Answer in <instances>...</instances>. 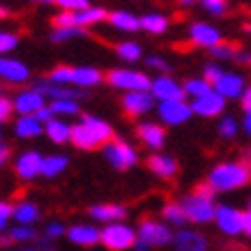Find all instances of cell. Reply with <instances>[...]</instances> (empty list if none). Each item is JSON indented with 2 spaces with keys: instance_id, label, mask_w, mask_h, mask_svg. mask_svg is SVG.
<instances>
[{
  "instance_id": "obj_2",
  "label": "cell",
  "mask_w": 251,
  "mask_h": 251,
  "mask_svg": "<svg viewBox=\"0 0 251 251\" xmlns=\"http://www.w3.org/2000/svg\"><path fill=\"white\" fill-rule=\"evenodd\" d=\"M251 180V166L244 161H224L210 171L207 182L214 191H233L240 189Z\"/></svg>"
},
{
  "instance_id": "obj_8",
  "label": "cell",
  "mask_w": 251,
  "mask_h": 251,
  "mask_svg": "<svg viewBox=\"0 0 251 251\" xmlns=\"http://www.w3.org/2000/svg\"><path fill=\"white\" fill-rule=\"evenodd\" d=\"M180 205H182L184 214H187V221H194V224H207V221H212L214 214H217V207H214L212 201L198 196L194 191L180 201Z\"/></svg>"
},
{
  "instance_id": "obj_10",
  "label": "cell",
  "mask_w": 251,
  "mask_h": 251,
  "mask_svg": "<svg viewBox=\"0 0 251 251\" xmlns=\"http://www.w3.org/2000/svg\"><path fill=\"white\" fill-rule=\"evenodd\" d=\"M157 113H159L161 125L180 127L194 115V111H191V104L187 99H177V101H161L157 106Z\"/></svg>"
},
{
  "instance_id": "obj_58",
  "label": "cell",
  "mask_w": 251,
  "mask_h": 251,
  "mask_svg": "<svg viewBox=\"0 0 251 251\" xmlns=\"http://www.w3.org/2000/svg\"><path fill=\"white\" fill-rule=\"evenodd\" d=\"M32 2H39V5H53L58 0H32Z\"/></svg>"
},
{
  "instance_id": "obj_36",
  "label": "cell",
  "mask_w": 251,
  "mask_h": 251,
  "mask_svg": "<svg viewBox=\"0 0 251 251\" xmlns=\"http://www.w3.org/2000/svg\"><path fill=\"white\" fill-rule=\"evenodd\" d=\"M88 32L81 30V28H53L51 32V42L53 44H65L69 39H76V37H85Z\"/></svg>"
},
{
  "instance_id": "obj_51",
  "label": "cell",
  "mask_w": 251,
  "mask_h": 251,
  "mask_svg": "<svg viewBox=\"0 0 251 251\" xmlns=\"http://www.w3.org/2000/svg\"><path fill=\"white\" fill-rule=\"evenodd\" d=\"M235 62H240V65H251V53L249 51H244V49H237Z\"/></svg>"
},
{
  "instance_id": "obj_34",
  "label": "cell",
  "mask_w": 251,
  "mask_h": 251,
  "mask_svg": "<svg viewBox=\"0 0 251 251\" xmlns=\"http://www.w3.org/2000/svg\"><path fill=\"white\" fill-rule=\"evenodd\" d=\"M115 53L120 55V60L125 62H138L143 58V49L138 42H120L115 46Z\"/></svg>"
},
{
  "instance_id": "obj_43",
  "label": "cell",
  "mask_w": 251,
  "mask_h": 251,
  "mask_svg": "<svg viewBox=\"0 0 251 251\" xmlns=\"http://www.w3.org/2000/svg\"><path fill=\"white\" fill-rule=\"evenodd\" d=\"M145 67L157 69L161 74H168V72H171V62H168L166 58H161V55H148V58H145Z\"/></svg>"
},
{
  "instance_id": "obj_27",
  "label": "cell",
  "mask_w": 251,
  "mask_h": 251,
  "mask_svg": "<svg viewBox=\"0 0 251 251\" xmlns=\"http://www.w3.org/2000/svg\"><path fill=\"white\" fill-rule=\"evenodd\" d=\"M108 23L113 25L115 30H122V32H136V30H141V19H138L134 12H127V9L111 12V14H108Z\"/></svg>"
},
{
  "instance_id": "obj_26",
  "label": "cell",
  "mask_w": 251,
  "mask_h": 251,
  "mask_svg": "<svg viewBox=\"0 0 251 251\" xmlns=\"http://www.w3.org/2000/svg\"><path fill=\"white\" fill-rule=\"evenodd\" d=\"M92 219L97 221H108V224H118L127 217V207L122 205H113V203H104V205H92L88 210Z\"/></svg>"
},
{
  "instance_id": "obj_41",
  "label": "cell",
  "mask_w": 251,
  "mask_h": 251,
  "mask_svg": "<svg viewBox=\"0 0 251 251\" xmlns=\"http://www.w3.org/2000/svg\"><path fill=\"white\" fill-rule=\"evenodd\" d=\"M16 46H19V37H16L14 32L9 30H0V55L5 53H12Z\"/></svg>"
},
{
  "instance_id": "obj_44",
  "label": "cell",
  "mask_w": 251,
  "mask_h": 251,
  "mask_svg": "<svg viewBox=\"0 0 251 251\" xmlns=\"http://www.w3.org/2000/svg\"><path fill=\"white\" fill-rule=\"evenodd\" d=\"M224 72H226V69L221 67L219 62H207L205 67H203V78H205V81H210V83L214 85L221 78V74H224Z\"/></svg>"
},
{
  "instance_id": "obj_15",
  "label": "cell",
  "mask_w": 251,
  "mask_h": 251,
  "mask_svg": "<svg viewBox=\"0 0 251 251\" xmlns=\"http://www.w3.org/2000/svg\"><path fill=\"white\" fill-rule=\"evenodd\" d=\"M157 104V99L150 90L148 92H127V95H122V108H125V113L131 115V118H141V115L150 113Z\"/></svg>"
},
{
  "instance_id": "obj_42",
  "label": "cell",
  "mask_w": 251,
  "mask_h": 251,
  "mask_svg": "<svg viewBox=\"0 0 251 251\" xmlns=\"http://www.w3.org/2000/svg\"><path fill=\"white\" fill-rule=\"evenodd\" d=\"M55 5L60 7V12H83V9L92 7L90 0H58Z\"/></svg>"
},
{
  "instance_id": "obj_21",
  "label": "cell",
  "mask_w": 251,
  "mask_h": 251,
  "mask_svg": "<svg viewBox=\"0 0 251 251\" xmlns=\"http://www.w3.org/2000/svg\"><path fill=\"white\" fill-rule=\"evenodd\" d=\"M148 168H150L157 177H161V180H171V177L177 175V161H175V157H171V154H161V152L150 154Z\"/></svg>"
},
{
  "instance_id": "obj_39",
  "label": "cell",
  "mask_w": 251,
  "mask_h": 251,
  "mask_svg": "<svg viewBox=\"0 0 251 251\" xmlns=\"http://www.w3.org/2000/svg\"><path fill=\"white\" fill-rule=\"evenodd\" d=\"M14 242H30V240H35L37 237V233H35V228L32 226H14V228L7 233Z\"/></svg>"
},
{
  "instance_id": "obj_35",
  "label": "cell",
  "mask_w": 251,
  "mask_h": 251,
  "mask_svg": "<svg viewBox=\"0 0 251 251\" xmlns=\"http://www.w3.org/2000/svg\"><path fill=\"white\" fill-rule=\"evenodd\" d=\"M161 214H164V219H166L168 224H173V226H184V224H187V214H184L180 203H166L164 210H161Z\"/></svg>"
},
{
  "instance_id": "obj_6",
  "label": "cell",
  "mask_w": 251,
  "mask_h": 251,
  "mask_svg": "<svg viewBox=\"0 0 251 251\" xmlns=\"http://www.w3.org/2000/svg\"><path fill=\"white\" fill-rule=\"evenodd\" d=\"M101 242H104V247L111 251H125V249L136 247L138 233L131 228V226L118 221V224H108L106 228L101 230Z\"/></svg>"
},
{
  "instance_id": "obj_17",
  "label": "cell",
  "mask_w": 251,
  "mask_h": 251,
  "mask_svg": "<svg viewBox=\"0 0 251 251\" xmlns=\"http://www.w3.org/2000/svg\"><path fill=\"white\" fill-rule=\"evenodd\" d=\"M212 88L228 101V99H240L242 97L244 90H247V81H244V76L240 74V72H224L221 78L212 85Z\"/></svg>"
},
{
  "instance_id": "obj_13",
  "label": "cell",
  "mask_w": 251,
  "mask_h": 251,
  "mask_svg": "<svg viewBox=\"0 0 251 251\" xmlns=\"http://www.w3.org/2000/svg\"><path fill=\"white\" fill-rule=\"evenodd\" d=\"M150 92L154 95V99L157 101H177V99H187V95H184V88L177 81H175L173 76H168V74H161V76L152 78V88H150Z\"/></svg>"
},
{
  "instance_id": "obj_57",
  "label": "cell",
  "mask_w": 251,
  "mask_h": 251,
  "mask_svg": "<svg viewBox=\"0 0 251 251\" xmlns=\"http://www.w3.org/2000/svg\"><path fill=\"white\" fill-rule=\"evenodd\" d=\"M5 60H7V58L0 55V78H2V72H5Z\"/></svg>"
},
{
  "instance_id": "obj_55",
  "label": "cell",
  "mask_w": 251,
  "mask_h": 251,
  "mask_svg": "<svg viewBox=\"0 0 251 251\" xmlns=\"http://www.w3.org/2000/svg\"><path fill=\"white\" fill-rule=\"evenodd\" d=\"M196 2L198 0H177V5H180V7H194Z\"/></svg>"
},
{
  "instance_id": "obj_53",
  "label": "cell",
  "mask_w": 251,
  "mask_h": 251,
  "mask_svg": "<svg viewBox=\"0 0 251 251\" xmlns=\"http://www.w3.org/2000/svg\"><path fill=\"white\" fill-rule=\"evenodd\" d=\"M244 233L251 237V210H247V212H244Z\"/></svg>"
},
{
  "instance_id": "obj_5",
  "label": "cell",
  "mask_w": 251,
  "mask_h": 251,
  "mask_svg": "<svg viewBox=\"0 0 251 251\" xmlns=\"http://www.w3.org/2000/svg\"><path fill=\"white\" fill-rule=\"evenodd\" d=\"M108 12L104 7H88L83 12H58L53 16V28H90L97 23L106 21Z\"/></svg>"
},
{
  "instance_id": "obj_30",
  "label": "cell",
  "mask_w": 251,
  "mask_h": 251,
  "mask_svg": "<svg viewBox=\"0 0 251 251\" xmlns=\"http://www.w3.org/2000/svg\"><path fill=\"white\" fill-rule=\"evenodd\" d=\"M12 217L19 221V226H30V224H35L39 219V207L35 203H30V201H21V203L14 205Z\"/></svg>"
},
{
  "instance_id": "obj_31",
  "label": "cell",
  "mask_w": 251,
  "mask_h": 251,
  "mask_svg": "<svg viewBox=\"0 0 251 251\" xmlns=\"http://www.w3.org/2000/svg\"><path fill=\"white\" fill-rule=\"evenodd\" d=\"M69 166L67 154H49L44 157V166H42V175L44 177H58L60 173H65Z\"/></svg>"
},
{
  "instance_id": "obj_40",
  "label": "cell",
  "mask_w": 251,
  "mask_h": 251,
  "mask_svg": "<svg viewBox=\"0 0 251 251\" xmlns=\"http://www.w3.org/2000/svg\"><path fill=\"white\" fill-rule=\"evenodd\" d=\"M210 53H212L214 60H235V53H237V46L233 44H219L210 49Z\"/></svg>"
},
{
  "instance_id": "obj_45",
  "label": "cell",
  "mask_w": 251,
  "mask_h": 251,
  "mask_svg": "<svg viewBox=\"0 0 251 251\" xmlns=\"http://www.w3.org/2000/svg\"><path fill=\"white\" fill-rule=\"evenodd\" d=\"M12 113H14V101L7 99L5 95H0V125L7 122L12 118Z\"/></svg>"
},
{
  "instance_id": "obj_18",
  "label": "cell",
  "mask_w": 251,
  "mask_h": 251,
  "mask_svg": "<svg viewBox=\"0 0 251 251\" xmlns=\"http://www.w3.org/2000/svg\"><path fill=\"white\" fill-rule=\"evenodd\" d=\"M12 101H14V111L19 115H37L46 106V97L35 88L21 90Z\"/></svg>"
},
{
  "instance_id": "obj_9",
  "label": "cell",
  "mask_w": 251,
  "mask_h": 251,
  "mask_svg": "<svg viewBox=\"0 0 251 251\" xmlns=\"http://www.w3.org/2000/svg\"><path fill=\"white\" fill-rule=\"evenodd\" d=\"M173 237L175 235L171 233V228L159 219H143L138 226V240L148 247H164V244L173 242Z\"/></svg>"
},
{
  "instance_id": "obj_22",
  "label": "cell",
  "mask_w": 251,
  "mask_h": 251,
  "mask_svg": "<svg viewBox=\"0 0 251 251\" xmlns=\"http://www.w3.org/2000/svg\"><path fill=\"white\" fill-rule=\"evenodd\" d=\"M67 237L78 247H92V244L101 242V230L90 224H76L67 230Z\"/></svg>"
},
{
  "instance_id": "obj_24",
  "label": "cell",
  "mask_w": 251,
  "mask_h": 251,
  "mask_svg": "<svg viewBox=\"0 0 251 251\" xmlns=\"http://www.w3.org/2000/svg\"><path fill=\"white\" fill-rule=\"evenodd\" d=\"M14 134L19 138H25V141L39 138L44 134V125L35 115H19V120L14 122Z\"/></svg>"
},
{
  "instance_id": "obj_61",
  "label": "cell",
  "mask_w": 251,
  "mask_h": 251,
  "mask_svg": "<svg viewBox=\"0 0 251 251\" xmlns=\"http://www.w3.org/2000/svg\"><path fill=\"white\" fill-rule=\"evenodd\" d=\"M0 141H2V131H0Z\"/></svg>"
},
{
  "instance_id": "obj_46",
  "label": "cell",
  "mask_w": 251,
  "mask_h": 251,
  "mask_svg": "<svg viewBox=\"0 0 251 251\" xmlns=\"http://www.w3.org/2000/svg\"><path fill=\"white\" fill-rule=\"evenodd\" d=\"M12 214H14V205H9V203H5V201H0V233L7 228V221H9Z\"/></svg>"
},
{
  "instance_id": "obj_38",
  "label": "cell",
  "mask_w": 251,
  "mask_h": 251,
  "mask_svg": "<svg viewBox=\"0 0 251 251\" xmlns=\"http://www.w3.org/2000/svg\"><path fill=\"white\" fill-rule=\"evenodd\" d=\"M201 7L212 16H224L228 12V0H201Z\"/></svg>"
},
{
  "instance_id": "obj_16",
  "label": "cell",
  "mask_w": 251,
  "mask_h": 251,
  "mask_svg": "<svg viewBox=\"0 0 251 251\" xmlns=\"http://www.w3.org/2000/svg\"><path fill=\"white\" fill-rule=\"evenodd\" d=\"M191 111L201 118H217L226 111V99L221 97L217 90H210L207 95L198 99H191Z\"/></svg>"
},
{
  "instance_id": "obj_14",
  "label": "cell",
  "mask_w": 251,
  "mask_h": 251,
  "mask_svg": "<svg viewBox=\"0 0 251 251\" xmlns=\"http://www.w3.org/2000/svg\"><path fill=\"white\" fill-rule=\"evenodd\" d=\"M189 39L191 44L203 46V49H214V46L224 44V37H221V30L214 28L205 21H196L189 25Z\"/></svg>"
},
{
  "instance_id": "obj_59",
  "label": "cell",
  "mask_w": 251,
  "mask_h": 251,
  "mask_svg": "<svg viewBox=\"0 0 251 251\" xmlns=\"http://www.w3.org/2000/svg\"><path fill=\"white\" fill-rule=\"evenodd\" d=\"M23 251H42V249H23Z\"/></svg>"
},
{
  "instance_id": "obj_19",
  "label": "cell",
  "mask_w": 251,
  "mask_h": 251,
  "mask_svg": "<svg viewBox=\"0 0 251 251\" xmlns=\"http://www.w3.org/2000/svg\"><path fill=\"white\" fill-rule=\"evenodd\" d=\"M35 90H39L46 99L51 101H58V99H74V101H81L85 97V90L81 88H69V85H53L49 81H37L35 83Z\"/></svg>"
},
{
  "instance_id": "obj_60",
  "label": "cell",
  "mask_w": 251,
  "mask_h": 251,
  "mask_svg": "<svg viewBox=\"0 0 251 251\" xmlns=\"http://www.w3.org/2000/svg\"><path fill=\"white\" fill-rule=\"evenodd\" d=\"M247 32H251V25H249V28H247Z\"/></svg>"
},
{
  "instance_id": "obj_4",
  "label": "cell",
  "mask_w": 251,
  "mask_h": 251,
  "mask_svg": "<svg viewBox=\"0 0 251 251\" xmlns=\"http://www.w3.org/2000/svg\"><path fill=\"white\" fill-rule=\"evenodd\" d=\"M104 81L115 90H122L125 95L127 92H148L152 88V78L148 76L145 72H138V69H122V67L108 69L104 74Z\"/></svg>"
},
{
  "instance_id": "obj_11",
  "label": "cell",
  "mask_w": 251,
  "mask_h": 251,
  "mask_svg": "<svg viewBox=\"0 0 251 251\" xmlns=\"http://www.w3.org/2000/svg\"><path fill=\"white\" fill-rule=\"evenodd\" d=\"M42 166H44V154L37 152V150H25V152H21L14 161L16 175H19L21 180H25V182L39 177V175H42Z\"/></svg>"
},
{
  "instance_id": "obj_1",
  "label": "cell",
  "mask_w": 251,
  "mask_h": 251,
  "mask_svg": "<svg viewBox=\"0 0 251 251\" xmlns=\"http://www.w3.org/2000/svg\"><path fill=\"white\" fill-rule=\"evenodd\" d=\"M113 141V127L104 118L83 115L76 125H72V141L69 143L78 150H97L99 145Z\"/></svg>"
},
{
  "instance_id": "obj_49",
  "label": "cell",
  "mask_w": 251,
  "mask_h": 251,
  "mask_svg": "<svg viewBox=\"0 0 251 251\" xmlns=\"http://www.w3.org/2000/svg\"><path fill=\"white\" fill-rule=\"evenodd\" d=\"M35 118H37V120L42 122V125H46V122H51V120H53L55 115H53V111H51V106H44L37 115H35Z\"/></svg>"
},
{
  "instance_id": "obj_54",
  "label": "cell",
  "mask_w": 251,
  "mask_h": 251,
  "mask_svg": "<svg viewBox=\"0 0 251 251\" xmlns=\"http://www.w3.org/2000/svg\"><path fill=\"white\" fill-rule=\"evenodd\" d=\"M242 127H244V131L251 136V113H244V120H242Z\"/></svg>"
},
{
  "instance_id": "obj_62",
  "label": "cell",
  "mask_w": 251,
  "mask_h": 251,
  "mask_svg": "<svg viewBox=\"0 0 251 251\" xmlns=\"http://www.w3.org/2000/svg\"><path fill=\"white\" fill-rule=\"evenodd\" d=\"M249 210H251V203H249Z\"/></svg>"
},
{
  "instance_id": "obj_50",
  "label": "cell",
  "mask_w": 251,
  "mask_h": 251,
  "mask_svg": "<svg viewBox=\"0 0 251 251\" xmlns=\"http://www.w3.org/2000/svg\"><path fill=\"white\" fill-rule=\"evenodd\" d=\"M240 104H242L244 113H251V85H247V90H244V95L240 97Z\"/></svg>"
},
{
  "instance_id": "obj_7",
  "label": "cell",
  "mask_w": 251,
  "mask_h": 251,
  "mask_svg": "<svg viewBox=\"0 0 251 251\" xmlns=\"http://www.w3.org/2000/svg\"><path fill=\"white\" fill-rule=\"evenodd\" d=\"M104 157L115 171H127V168L136 166L138 161V152L125 138H113L111 143L104 145Z\"/></svg>"
},
{
  "instance_id": "obj_20",
  "label": "cell",
  "mask_w": 251,
  "mask_h": 251,
  "mask_svg": "<svg viewBox=\"0 0 251 251\" xmlns=\"http://www.w3.org/2000/svg\"><path fill=\"white\" fill-rule=\"evenodd\" d=\"M136 134L152 150H161L164 143H166V129H164V125H159V122H141L136 127Z\"/></svg>"
},
{
  "instance_id": "obj_37",
  "label": "cell",
  "mask_w": 251,
  "mask_h": 251,
  "mask_svg": "<svg viewBox=\"0 0 251 251\" xmlns=\"http://www.w3.org/2000/svg\"><path fill=\"white\" fill-rule=\"evenodd\" d=\"M217 131H219V136L221 138H235L237 136V131H240V122L233 118V115H224L219 120V125H217Z\"/></svg>"
},
{
  "instance_id": "obj_3",
  "label": "cell",
  "mask_w": 251,
  "mask_h": 251,
  "mask_svg": "<svg viewBox=\"0 0 251 251\" xmlns=\"http://www.w3.org/2000/svg\"><path fill=\"white\" fill-rule=\"evenodd\" d=\"M49 83L53 85H74V88H95L104 81V74L97 67H88V65H78V67H69V65H60L55 67L49 78Z\"/></svg>"
},
{
  "instance_id": "obj_29",
  "label": "cell",
  "mask_w": 251,
  "mask_h": 251,
  "mask_svg": "<svg viewBox=\"0 0 251 251\" xmlns=\"http://www.w3.org/2000/svg\"><path fill=\"white\" fill-rule=\"evenodd\" d=\"M168 25H171V21L161 12H148V14L141 16V28L150 35H164L168 30Z\"/></svg>"
},
{
  "instance_id": "obj_23",
  "label": "cell",
  "mask_w": 251,
  "mask_h": 251,
  "mask_svg": "<svg viewBox=\"0 0 251 251\" xmlns=\"http://www.w3.org/2000/svg\"><path fill=\"white\" fill-rule=\"evenodd\" d=\"M175 251H207V240L196 230H180L173 237Z\"/></svg>"
},
{
  "instance_id": "obj_47",
  "label": "cell",
  "mask_w": 251,
  "mask_h": 251,
  "mask_svg": "<svg viewBox=\"0 0 251 251\" xmlns=\"http://www.w3.org/2000/svg\"><path fill=\"white\" fill-rule=\"evenodd\" d=\"M60 235H65V226H62V224L53 221V224H49V226H46V237L55 240V237H60Z\"/></svg>"
},
{
  "instance_id": "obj_25",
  "label": "cell",
  "mask_w": 251,
  "mask_h": 251,
  "mask_svg": "<svg viewBox=\"0 0 251 251\" xmlns=\"http://www.w3.org/2000/svg\"><path fill=\"white\" fill-rule=\"evenodd\" d=\"M44 134L49 136V141L55 145H62V143H69L72 141V125L62 118H53L51 122L44 125Z\"/></svg>"
},
{
  "instance_id": "obj_12",
  "label": "cell",
  "mask_w": 251,
  "mask_h": 251,
  "mask_svg": "<svg viewBox=\"0 0 251 251\" xmlns=\"http://www.w3.org/2000/svg\"><path fill=\"white\" fill-rule=\"evenodd\" d=\"M214 221L230 237L244 233V212H240V210H235V207H230V205H217Z\"/></svg>"
},
{
  "instance_id": "obj_28",
  "label": "cell",
  "mask_w": 251,
  "mask_h": 251,
  "mask_svg": "<svg viewBox=\"0 0 251 251\" xmlns=\"http://www.w3.org/2000/svg\"><path fill=\"white\" fill-rule=\"evenodd\" d=\"M2 78L7 81V83H25L28 78H30V67L21 60H14V58H7L5 60V72H2Z\"/></svg>"
},
{
  "instance_id": "obj_48",
  "label": "cell",
  "mask_w": 251,
  "mask_h": 251,
  "mask_svg": "<svg viewBox=\"0 0 251 251\" xmlns=\"http://www.w3.org/2000/svg\"><path fill=\"white\" fill-rule=\"evenodd\" d=\"M194 194H198V196H203V198H210V201L214 198V189L210 187V182H201L196 189H194Z\"/></svg>"
},
{
  "instance_id": "obj_56",
  "label": "cell",
  "mask_w": 251,
  "mask_h": 251,
  "mask_svg": "<svg viewBox=\"0 0 251 251\" xmlns=\"http://www.w3.org/2000/svg\"><path fill=\"white\" fill-rule=\"evenodd\" d=\"M7 16H9V9L0 5V19H7Z\"/></svg>"
},
{
  "instance_id": "obj_33",
  "label": "cell",
  "mask_w": 251,
  "mask_h": 251,
  "mask_svg": "<svg viewBox=\"0 0 251 251\" xmlns=\"http://www.w3.org/2000/svg\"><path fill=\"white\" fill-rule=\"evenodd\" d=\"M49 106H51L55 118H62V120L81 113V106H78V101H74V99H58V101H51Z\"/></svg>"
},
{
  "instance_id": "obj_52",
  "label": "cell",
  "mask_w": 251,
  "mask_h": 251,
  "mask_svg": "<svg viewBox=\"0 0 251 251\" xmlns=\"http://www.w3.org/2000/svg\"><path fill=\"white\" fill-rule=\"evenodd\" d=\"M9 157H12V150H9V145L0 143V166H5L9 161Z\"/></svg>"
},
{
  "instance_id": "obj_32",
  "label": "cell",
  "mask_w": 251,
  "mask_h": 251,
  "mask_svg": "<svg viewBox=\"0 0 251 251\" xmlns=\"http://www.w3.org/2000/svg\"><path fill=\"white\" fill-rule=\"evenodd\" d=\"M182 88H184V95H187V97H191V99H198V97H203V95H207L210 90H214L212 83H210V81H205L203 76L187 78V81L182 83Z\"/></svg>"
}]
</instances>
